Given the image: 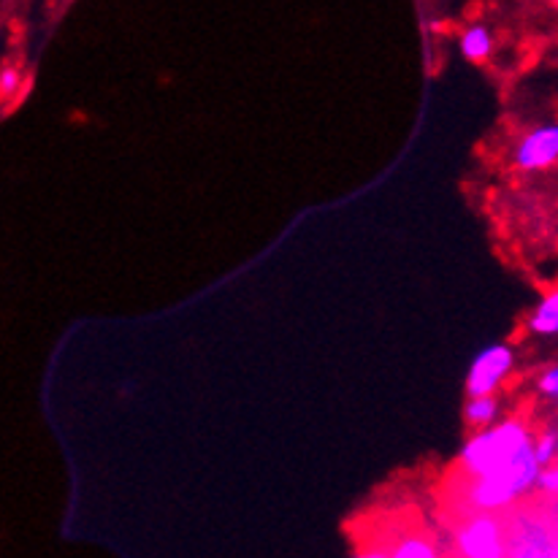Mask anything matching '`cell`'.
<instances>
[{
	"mask_svg": "<svg viewBox=\"0 0 558 558\" xmlns=\"http://www.w3.org/2000/svg\"><path fill=\"white\" fill-rule=\"evenodd\" d=\"M534 448V437L523 421H505L483 428L474 439H469L459 456L461 472L469 480L485 477L523 456Z\"/></svg>",
	"mask_w": 558,
	"mask_h": 558,
	"instance_id": "1",
	"label": "cell"
},
{
	"mask_svg": "<svg viewBox=\"0 0 558 558\" xmlns=\"http://www.w3.org/2000/svg\"><path fill=\"white\" fill-rule=\"evenodd\" d=\"M539 474H543V464L534 456V448L526 450L523 456H518L512 464L494 474H485V477L469 480L466 499L474 510L496 512L510 507L512 501H518L521 496H526L534 485H539Z\"/></svg>",
	"mask_w": 558,
	"mask_h": 558,
	"instance_id": "2",
	"label": "cell"
},
{
	"mask_svg": "<svg viewBox=\"0 0 558 558\" xmlns=\"http://www.w3.org/2000/svg\"><path fill=\"white\" fill-rule=\"evenodd\" d=\"M456 548L461 556L469 558H499L507 554V534L505 523L494 515V512L477 510L464 521V526L456 534Z\"/></svg>",
	"mask_w": 558,
	"mask_h": 558,
	"instance_id": "3",
	"label": "cell"
},
{
	"mask_svg": "<svg viewBox=\"0 0 558 558\" xmlns=\"http://www.w3.org/2000/svg\"><path fill=\"white\" fill-rule=\"evenodd\" d=\"M515 366V353L507 344H490L483 353L474 355L466 374L469 396H494Z\"/></svg>",
	"mask_w": 558,
	"mask_h": 558,
	"instance_id": "4",
	"label": "cell"
},
{
	"mask_svg": "<svg viewBox=\"0 0 558 558\" xmlns=\"http://www.w3.org/2000/svg\"><path fill=\"white\" fill-rule=\"evenodd\" d=\"M515 163L523 171H543L558 163V125L534 128L515 149Z\"/></svg>",
	"mask_w": 558,
	"mask_h": 558,
	"instance_id": "5",
	"label": "cell"
},
{
	"mask_svg": "<svg viewBox=\"0 0 558 558\" xmlns=\"http://www.w3.org/2000/svg\"><path fill=\"white\" fill-rule=\"evenodd\" d=\"M529 328L539 337H556L558 333V290H550L543 301L537 304V310L529 317Z\"/></svg>",
	"mask_w": 558,
	"mask_h": 558,
	"instance_id": "6",
	"label": "cell"
},
{
	"mask_svg": "<svg viewBox=\"0 0 558 558\" xmlns=\"http://www.w3.org/2000/svg\"><path fill=\"white\" fill-rule=\"evenodd\" d=\"M494 52V36L488 33V27L472 25L461 33V54L472 63H483L488 54Z\"/></svg>",
	"mask_w": 558,
	"mask_h": 558,
	"instance_id": "7",
	"label": "cell"
},
{
	"mask_svg": "<svg viewBox=\"0 0 558 558\" xmlns=\"http://www.w3.org/2000/svg\"><path fill=\"white\" fill-rule=\"evenodd\" d=\"M466 423L474 428H488L499 421V399L494 396H472L464 407Z\"/></svg>",
	"mask_w": 558,
	"mask_h": 558,
	"instance_id": "8",
	"label": "cell"
},
{
	"mask_svg": "<svg viewBox=\"0 0 558 558\" xmlns=\"http://www.w3.org/2000/svg\"><path fill=\"white\" fill-rule=\"evenodd\" d=\"M390 556L396 558H434L437 556V550H434V545L428 543L426 537H404L396 543V548L390 550Z\"/></svg>",
	"mask_w": 558,
	"mask_h": 558,
	"instance_id": "9",
	"label": "cell"
},
{
	"mask_svg": "<svg viewBox=\"0 0 558 558\" xmlns=\"http://www.w3.org/2000/svg\"><path fill=\"white\" fill-rule=\"evenodd\" d=\"M534 456H537L539 464L550 466L558 461V432L556 428H550V432H545L543 437L534 439Z\"/></svg>",
	"mask_w": 558,
	"mask_h": 558,
	"instance_id": "10",
	"label": "cell"
},
{
	"mask_svg": "<svg viewBox=\"0 0 558 558\" xmlns=\"http://www.w3.org/2000/svg\"><path fill=\"white\" fill-rule=\"evenodd\" d=\"M539 393L558 401V366H550V369L539 377Z\"/></svg>",
	"mask_w": 558,
	"mask_h": 558,
	"instance_id": "11",
	"label": "cell"
},
{
	"mask_svg": "<svg viewBox=\"0 0 558 558\" xmlns=\"http://www.w3.org/2000/svg\"><path fill=\"white\" fill-rule=\"evenodd\" d=\"M16 87H20V71L5 65V69L0 71V93H3V98H9L11 93H16Z\"/></svg>",
	"mask_w": 558,
	"mask_h": 558,
	"instance_id": "12",
	"label": "cell"
},
{
	"mask_svg": "<svg viewBox=\"0 0 558 558\" xmlns=\"http://www.w3.org/2000/svg\"><path fill=\"white\" fill-rule=\"evenodd\" d=\"M539 488L548 490V494H558V461L543 469V474H539Z\"/></svg>",
	"mask_w": 558,
	"mask_h": 558,
	"instance_id": "13",
	"label": "cell"
},
{
	"mask_svg": "<svg viewBox=\"0 0 558 558\" xmlns=\"http://www.w3.org/2000/svg\"><path fill=\"white\" fill-rule=\"evenodd\" d=\"M554 3H556V5H558V0H554Z\"/></svg>",
	"mask_w": 558,
	"mask_h": 558,
	"instance_id": "14",
	"label": "cell"
}]
</instances>
